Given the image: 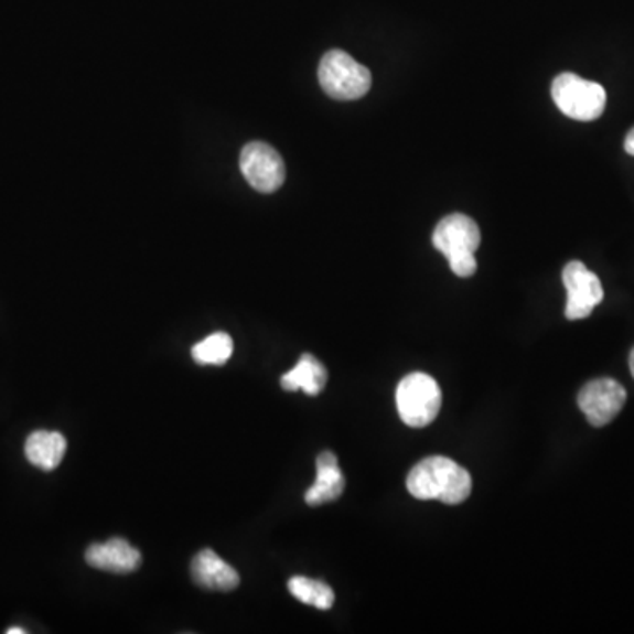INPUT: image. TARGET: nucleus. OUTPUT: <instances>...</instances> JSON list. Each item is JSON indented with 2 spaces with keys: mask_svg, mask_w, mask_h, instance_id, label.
I'll use <instances>...</instances> for the list:
<instances>
[{
  "mask_svg": "<svg viewBox=\"0 0 634 634\" xmlns=\"http://www.w3.org/2000/svg\"><path fill=\"white\" fill-rule=\"evenodd\" d=\"M407 491L416 499L460 504L471 495L473 477L455 460L429 456L407 474Z\"/></svg>",
  "mask_w": 634,
  "mask_h": 634,
  "instance_id": "1",
  "label": "nucleus"
},
{
  "mask_svg": "<svg viewBox=\"0 0 634 634\" xmlns=\"http://www.w3.org/2000/svg\"><path fill=\"white\" fill-rule=\"evenodd\" d=\"M432 244L447 256L455 276L464 279L474 276L477 268L474 254L482 244V232L476 221L464 214L447 215L433 229Z\"/></svg>",
  "mask_w": 634,
  "mask_h": 634,
  "instance_id": "2",
  "label": "nucleus"
},
{
  "mask_svg": "<svg viewBox=\"0 0 634 634\" xmlns=\"http://www.w3.org/2000/svg\"><path fill=\"white\" fill-rule=\"evenodd\" d=\"M318 78L326 96L337 101L362 99L373 87L370 71L342 50H332L321 58Z\"/></svg>",
  "mask_w": 634,
  "mask_h": 634,
  "instance_id": "3",
  "label": "nucleus"
},
{
  "mask_svg": "<svg viewBox=\"0 0 634 634\" xmlns=\"http://www.w3.org/2000/svg\"><path fill=\"white\" fill-rule=\"evenodd\" d=\"M395 398L400 420L412 429L429 427L441 411V388L429 374L412 373L404 377Z\"/></svg>",
  "mask_w": 634,
  "mask_h": 634,
  "instance_id": "4",
  "label": "nucleus"
},
{
  "mask_svg": "<svg viewBox=\"0 0 634 634\" xmlns=\"http://www.w3.org/2000/svg\"><path fill=\"white\" fill-rule=\"evenodd\" d=\"M551 97L566 117L580 122L600 119L606 108L603 85L580 78L574 73H562L551 84Z\"/></svg>",
  "mask_w": 634,
  "mask_h": 634,
  "instance_id": "5",
  "label": "nucleus"
},
{
  "mask_svg": "<svg viewBox=\"0 0 634 634\" xmlns=\"http://www.w3.org/2000/svg\"><path fill=\"white\" fill-rule=\"evenodd\" d=\"M241 173L258 193H276L286 180L284 161L271 144L262 141L247 143L240 155Z\"/></svg>",
  "mask_w": 634,
  "mask_h": 634,
  "instance_id": "6",
  "label": "nucleus"
},
{
  "mask_svg": "<svg viewBox=\"0 0 634 634\" xmlns=\"http://www.w3.org/2000/svg\"><path fill=\"white\" fill-rule=\"evenodd\" d=\"M562 282L568 291L566 318L569 321L585 320L595 307L603 302L604 291L600 277L583 265L571 261L562 270Z\"/></svg>",
  "mask_w": 634,
  "mask_h": 634,
  "instance_id": "7",
  "label": "nucleus"
},
{
  "mask_svg": "<svg viewBox=\"0 0 634 634\" xmlns=\"http://www.w3.org/2000/svg\"><path fill=\"white\" fill-rule=\"evenodd\" d=\"M626 389L621 383L610 379V377H601V379L587 383L580 389L578 407L582 409L587 421L592 427H604V425L615 420V416L622 411V407L626 404Z\"/></svg>",
  "mask_w": 634,
  "mask_h": 634,
  "instance_id": "8",
  "label": "nucleus"
},
{
  "mask_svg": "<svg viewBox=\"0 0 634 634\" xmlns=\"http://www.w3.org/2000/svg\"><path fill=\"white\" fill-rule=\"evenodd\" d=\"M85 560L90 568L101 569L108 573L126 574L140 568L141 554L126 539L114 538L90 545L85 551Z\"/></svg>",
  "mask_w": 634,
  "mask_h": 634,
  "instance_id": "9",
  "label": "nucleus"
},
{
  "mask_svg": "<svg viewBox=\"0 0 634 634\" xmlns=\"http://www.w3.org/2000/svg\"><path fill=\"white\" fill-rule=\"evenodd\" d=\"M191 573H193L194 582L208 591L229 592L240 585V574L237 569L221 559L211 548L200 551L194 557Z\"/></svg>",
  "mask_w": 634,
  "mask_h": 634,
  "instance_id": "10",
  "label": "nucleus"
},
{
  "mask_svg": "<svg viewBox=\"0 0 634 634\" xmlns=\"http://www.w3.org/2000/svg\"><path fill=\"white\" fill-rule=\"evenodd\" d=\"M315 473H318L315 474V482L307 491L305 503L309 506H321V504L339 499L344 492V486H346V480H344V474L339 468L337 456L333 455L332 451H323L318 456Z\"/></svg>",
  "mask_w": 634,
  "mask_h": 634,
  "instance_id": "11",
  "label": "nucleus"
},
{
  "mask_svg": "<svg viewBox=\"0 0 634 634\" xmlns=\"http://www.w3.org/2000/svg\"><path fill=\"white\" fill-rule=\"evenodd\" d=\"M67 441L61 432L50 430H35L25 442L26 460L46 473L57 469L66 455Z\"/></svg>",
  "mask_w": 634,
  "mask_h": 634,
  "instance_id": "12",
  "label": "nucleus"
},
{
  "mask_svg": "<svg viewBox=\"0 0 634 634\" xmlns=\"http://www.w3.org/2000/svg\"><path fill=\"white\" fill-rule=\"evenodd\" d=\"M326 380H329V373L320 359L312 355H302L298 364L280 377V386L286 391L302 389L307 395L315 397L323 391Z\"/></svg>",
  "mask_w": 634,
  "mask_h": 634,
  "instance_id": "13",
  "label": "nucleus"
},
{
  "mask_svg": "<svg viewBox=\"0 0 634 634\" xmlns=\"http://www.w3.org/2000/svg\"><path fill=\"white\" fill-rule=\"evenodd\" d=\"M289 592L294 600L303 604H311L318 610H330L335 603V594L332 587L320 580L307 577H293L288 582Z\"/></svg>",
  "mask_w": 634,
  "mask_h": 634,
  "instance_id": "14",
  "label": "nucleus"
},
{
  "mask_svg": "<svg viewBox=\"0 0 634 634\" xmlns=\"http://www.w3.org/2000/svg\"><path fill=\"white\" fill-rule=\"evenodd\" d=\"M233 339L228 333H212L193 347V358L200 365H224L232 358Z\"/></svg>",
  "mask_w": 634,
  "mask_h": 634,
  "instance_id": "15",
  "label": "nucleus"
},
{
  "mask_svg": "<svg viewBox=\"0 0 634 634\" xmlns=\"http://www.w3.org/2000/svg\"><path fill=\"white\" fill-rule=\"evenodd\" d=\"M624 149L630 155H634V127L631 129L630 135L626 136V141H624Z\"/></svg>",
  "mask_w": 634,
  "mask_h": 634,
  "instance_id": "16",
  "label": "nucleus"
},
{
  "mask_svg": "<svg viewBox=\"0 0 634 634\" xmlns=\"http://www.w3.org/2000/svg\"><path fill=\"white\" fill-rule=\"evenodd\" d=\"M6 633H8V634H25L26 631L20 630V627H9V630L6 631Z\"/></svg>",
  "mask_w": 634,
  "mask_h": 634,
  "instance_id": "17",
  "label": "nucleus"
},
{
  "mask_svg": "<svg viewBox=\"0 0 634 634\" xmlns=\"http://www.w3.org/2000/svg\"><path fill=\"white\" fill-rule=\"evenodd\" d=\"M630 368H631V374H633V377H634V347H633V351H631V355H630Z\"/></svg>",
  "mask_w": 634,
  "mask_h": 634,
  "instance_id": "18",
  "label": "nucleus"
}]
</instances>
